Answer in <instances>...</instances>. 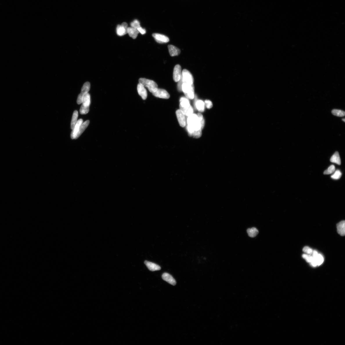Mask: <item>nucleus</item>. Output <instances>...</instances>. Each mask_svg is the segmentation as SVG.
I'll return each mask as SVG.
<instances>
[{"label": "nucleus", "mask_w": 345, "mask_h": 345, "mask_svg": "<svg viewBox=\"0 0 345 345\" xmlns=\"http://www.w3.org/2000/svg\"><path fill=\"white\" fill-rule=\"evenodd\" d=\"M187 130L189 136L194 131L202 129L201 123L197 115L193 113L188 117L187 120Z\"/></svg>", "instance_id": "obj_1"}, {"label": "nucleus", "mask_w": 345, "mask_h": 345, "mask_svg": "<svg viewBox=\"0 0 345 345\" xmlns=\"http://www.w3.org/2000/svg\"><path fill=\"white\" fill-rule=\"evenodd\" d=\"M139 83L143 85L144 87L147 88L150 92L152 93L158 88V85L156 82L146 78H140L139 80Z\"/></svg>", "instance_id": "obj_2"}, {"label": "nucleus", "mask_w": 345, "mask_h": 345, "mask_svg": "<svg viewBox=\"0 0 345 345\" xmlns=\"http://www.w3.org/2000/svg\"><path fill=\"white\" fill-rule=\"evenodd\" d=\"M182 91L188 99L192 100L194 97V84H189L183 83L182 86Z\"/></svg>", "instance_id": "obj_3"}, {"label": "nucleus", "mask_w": 345, "mask_h": 345, "mask_svg": "<svg viewBox=\"0 0 345 345\" xmlns=\"http://www.w3.org/2000/svg\"><path fill=\"white\" fill-rule=\"evenodd\" d=\"M311 255L313 257V260L310 264L312 266L316 267L317 266L321 265L323 263V257L321 254H318V252L316 251H313Z\"/></svg>", "instance_id": "obj_4"}, {"label": "nucleus", "mask_w": 345, "mask_h": 345, "mask_svg": "<svg viewBox=\"0 0 345 345\" xmlns=\"http://www.w3.org/2000/svg\"><path fill=\"white\" fill-rule=\"evenodd\" d=\"M181 78L183 83L189 84H194V79L190 72L187 69H184L182 72Z\"/></svg>", "instance_id": "obj_5"}, {"label": "nucleus", "mask_w": 345, "mask_h": 345, "mask_svg": "<svg viewBox=\"0 0 345 345\" xmlns=\"http://www.w3.org/2000/svg\"><path fill=\"white\" fill-rule=\"evenodd\" d=\"M90 87L91 84L89 82H86L84 84L82 87L81 93L78 97L77 102L78 105L82 103L84 96L88 93L90 90Z\"/></svg>", "instance_id": "obj_6"}, {"label": "nucleus", "mask_w": 345, "mask_h": 345, "mask_svg": "<svg viewBox=\"0 0 345 345\" xmlns=\"http://www.w3.org/2000/svg\"><path fill=\"white\" fill-rule=\"evenodd\" d=\"M128 25L124 22L121 25H118L116 28V33L119 36H122L127 33Z\"/></svg>", "instance_id": "obj_7"}, {"label": "nucleus", "mask_w": 345, "mask_h": 345, "mask_svg": "<svg viewBox=\"0 0 345 345\" xmlns=\"http://www.w3.org/2000/svg\"><path fill=\"white\" fill-rule=\"evenodd\" d=\"M153 94L155 97L164 99H169L170 97L169 94L166 90L161 88H158Z\"/></svg>", "instance_id": "obj_8"}, {"label": "nucleus", "mask_w": 345, "mask_h": 345, "mask_svg": "<svg viewBox=\"0 0 345 345\" xmlns=\"http://www.w3.org/2000/svg\"><path fill=\"white\" fill-rule=\"evenodd\" d=\"M176 114L180 126L182 127H185L186 125V120L184 114L180 109L177 110Z\"/></svg>", "instance_id": "obj_9"}, {"label": "nucleus", "mask_w": 345, "mask_h": 345, "mask_svg": "<svg viewBox=\"0 0 345 345\" xmlns=\"http://www.w3.org/2000/svg\"><path fill=\"white\" fill-rule=\"evenodd\" d=\"M181 75L182 69L181 66L179 65H176L174 69V80L176 82H178L181 78Z\"/></svg>", "instance_id": "obj_10"}, {"label": "nucleus", "mask_w": 345, "mask_h": 345, "mask_svg": "<svg viewBox=\"0 0 345 345\" xmlns=\"http://www.w3.org/2000/svg\"><path fill=\"white\" fill-rule=\"evenodd\" d=\"M152 36L158 43H166L169 42V41L168 37L162 34L154 33L153 34Z\"/></svg>", "instance_id": "obj_11"}, {"label": "nucleus", "mask_w": 345, "mask_h": 345, "mask_svg": "<svg viewBox=\"0 0 345 345\" xmlns=\"http://www.w3.org/2000/svg\"><path fill=\"white\" fill-rule=\"evenodd\" d=\"M137 90L139 95L142 97V99L146 100L147 96V92L143 85L139 83L138 85Z\"/></svg>", "instance_id": "obj_12"}, {"label": "nucleus", "mask_w": 345, "mask_h": 345, "mask_svg": "<svg viewBox=\"0 0 345 345\" xmlns=\"http://www.w3.org/2000/svg\"><path fill=\"white\" fill-rule=\"evenodd\" d=\"M83 120L82 119H80L78 120L76 123L74 127V128L73 129L72 131L71 132V139L73 140L75 139L76 137L77 136L78 132L79 131V129H80V127L82 124V123H83Z\"/></svg>", "instance_id": "obj_13"}, {"label": "nucleus", "mask_w": 345, "mask_h": 345, "mask_svg": "<svg viewBox=\"0 0 345 345\" xmlns=\"http://www.w3.org/2000/svg\"><path fill=\"white\" fill-rule=\"evenodd\" d=\"M162 277L164 280L166 281L168 283L173 286L176 285V281L174 279L172 275L166 273H164L162 275Z\"/></svg>", "instance_id": "obj_14"}, {"label": "nucleus", "mask_w": 345, "mask_h": 345, "mask_svg": "<svg viewBox=\"0 0 345 345\" xmlns=\"http://www.w3.org/2000/svg\"><path fill=\"white\" fill-rule=\"evenodd\" d=\"M144 263L149 270L151 271H154L161 270V267L159 265L153 263L146 261H144Z\"/></svg>", "instance_id": "obj_15"}, {"label": "nucleus", "mask_w": 345, "mask_h": 345, "mask_svg": "<svg viewBox=\"0 0 345 345\" xmlns=\"http://www.w3.org/2000/svg\"><path fill=\"white\" fill-rule=\"evenodd\" d=\"M168 48L171 56H178L181 53V50L179 49L173 45H169L168 46Z\"/></svg>", "instance_id": "obj_16"}, {"label": "nucleus", "mask_w": 345, "mask_h": 345, "mask_svg": "<svg viewBox=\"0 0 345 345\" xmlns=\"http://www.w3.org/2000/svg\"><path fill=\"white\" fill-rule=\"evenodd\" d=\"M337 232L342 236L345 235V221H343L337 224Z\"/></svg>", "instance_id": "obj_17"}, {"label": "nucleus", "mask_w": 345, "mask_h": 345, "mask_svg": "<svg viewBox=\"0 0 345 345\" xmlns=\"http://www.w3.org/2000/svg\"><path fill=\"white\" fill-rule=\"evenodd\" d=\"M89 123L90 121L89 120H87V121H85L84 123H82L80 127V129H79V131L75 139H77L83 133V132L85 130V129H86L88 125H89Z\"/></svg>", "instance_id": "obj_18"}, {"label": "nucleus", "mask_w": 345, "mask_h": 345, "mask_svg": "<svg viewBox=\"0 0 345 345\" xmlns=\"http://www.w3.org/2000/svg\"><path fill=\"white\" fill-rule=\"evenodd\" d=\"M330 161L331 162L336 163L338 165H340L341 160L339 153L338 151H336L331 157Z\"/></svg>", "instance_id": "obj_19"}, {"label": "nucleus", "mask_w": 345, "mask_h": 345, "mask_svg": "<svg viewBox=\"0 0 345 345\" xmlns=\"http://www.w3.org/2000/svg\"><path fill=\"white\" fill-rule=\"evenodd\" d=\"M139 32L137 29L132 27H128L127 33L132 39H135L137 37Z\"/></svg>", "instance_id": "obj_20"}, {"label": "nucleus", "mask_w": 345, "mask_h": 345, "mask_svg": "<svg viewBox=\"0 0 345 345\" xmlns=\"http://www.w3.org/2000/svg\"><path fill=\"white\" fill-rule=\"evenodd\" d=\"M180 107H182L183 108H188L191 106L189 101L188 98L186 97H181L180 100Z\"/></svg>", "instance_id": "obj_21"}, {"label": "nucleus", "mask_w": 345, "mask_h": 345, "mask_svg": "<svg viewBox=\"0 0 345 345\" xmlns=\"http://www.w3.org/2000/svg\"><path fill=\"white\" fill-rule=\"evenodd\" d=\"M196 106L199 112H204L205 110V103L202 100H198L196 103Z\"/></svg>", "instance_id": "obj_22"}, {"label": "nucleus", "mask_w": 345, "mask_h": 345, "mask_svg": "<svg viewBox=\"0 0 345 345\" xmlns=\"http://www.w3.org/2000/svg\"><path fill=\"white\" fill-rule=\"evenodd\" d=\"M90 95L88 93L84 95L82 100L83 105L85 106H89L91 104Z\"/></svg>", "instance_id": "obj_23"}, {"label": "nucleus", "mask_w": 345, "mask_h": 345, "mask_svg": "<svg viewBox=\"0 0 345 345\" xmlns=\"http://www.w3.org/2000/svg\"><path fill=\"white\" fill-rule=\"evenodd\" d=\"M180 108L185 115L188 117L192 115L194 112V110L191 106L188 108H184L180 107Z\"/></svg>", "instance_id": "obj_24"}, {"label": "nucleus", "mask_w": 345, "mask_h": 345, "mask_svg": "<svg viewBox=\"0 0 345 345\" xmlns=\"http://www.w3.org/2000/svg\"><path fill=\"white\" fill-rule=\"evenodd\" d=\"M247 232L249 236L252 238L255 237L259 233L258 230L254 227L248 229Z\"/></svg>", "instance_id": "obj_25"}, {"label": "nucleus", "mask_w": 345, "mask_h": 345, "mask_svg": "<svg viewBox=\"0 0 345 345\" xmlns=\"http://www.w3.org/2000/svg\"><path fill=\"white\" fill-rule=\"evenodd\" d=\"M78 117V112L77 111L75 110L74 112L72 118L71 122V128L72 129H73L74 128V127L77 121V119Z\"/></svg>", "instance_id": "obj_26"}, {"label": "nucleus", "mask_w": 345, "mask_h": 345, "mask_svg": "<svg viewBox=\"0 0 345 345\" xmlns=\"http://www.w3.org/2000/svg\"><path fill=\"white\" fill-rule=\"evenodd\" d=\"M332 113L334 115L340 117L344 116L345 114V112L343 111L338 109L332 110Z\"/></svg>", "instance_id": "obj_27"}, {"label": "nucleus", "mask_w": 345, "mask_h": 345, "mask_svg": "<svg viewBox=\"0 0 345 345\" xmlns=\"http://www.w3.org/2000/svg\"><path fill=\"white\" fill-rule=\"evenodd\" d=\"M89 111V106H85L83 105L81 106L80 112L81 115H86Z\"/></svg>", "instance_id": "obj_28"}, {"label": "nucleus", "mask_w": 345, "mask_h": 345, "mask_svg": "<svg viewBox=\"0 0 345 345\" xmlns=\"http://www.w3.org/2000/svg\"><path fill=\"white\" fill-rule=\"evenodd\" d=\"M342 175V173L339 170H337L334 172L333 175L331 176L332 179L335 180L339 179Z\"/></svg>", "instance_id": "obj_29"}, {"label": "nucleus", "mask_w": 345, "mask_h": 345, "mask_svg": "<svg viewBox=\"0 0 345 345\" xmlns=\"http://www.w3.org/2000/svg\"><path fill=\"white\" fill-rule=\"evenodd\" d=\"M335 171V167L334 165H331L328 168L324 171V175H330L334 173Z\"/></svg>", "instance_id": "obj_30"}, {"label": "nucleus", "mask_w": 345, "mask_h": 345, "mask_svg": "<svg viewBox=\"0 0 345 345\" xmlns=\"http://www.w3.org/2000/svg\"><path fill=\"white\" fill-rule=\"evenodd\" d=\"M131 27L136 28L137 29L138 28L140 27V22L138 21L137 20H135L131 22Z\"/></svg>", "instance_id": "obj_31"}, {"label": "nucleus", "mask_w": 345, "mask_h": 345, "mask_svg": "<svg viewBox=\"0 0 345 345\" xmlns=\"http://www.w3.org/2000/svg\"><path fill=\"white\" fill-rule=\"evenodd\" d=\"M202 134V129H200L193 132L192 134V136L195 138H198L201 137Z\"/></svg>", "instance_id": "obj_32"}, {"label": "nucleus", "mask_w": 345, "mask_h": 345, "mask_svg": "<svg viewBox=\"0 0 345 345\" xmlns=\"http://www.w3.org/2000/svg\"><path fill=\"white\" fill-rule=\"evenodd\" d=\"M302 257L305 259L307 262L309 263H311L313 260V257L311 255L303 254L302 255Z\"/></svg>", "instance_id": "obj_33"}, {"label": "nucleus", "mask_w": 345, "mask_h": 345, "mask_svg": "<svg viewBox=\"0 0 345 345\" xmlns=\"http://www.w3.org/2000/svg\"><path fill=\"white\" fill-rule=\"evenodd\" d=\"M303 251L304 252L306 253V254L311 255L313 250L312 249L308 247L305 246L303 248Z\"/></svg>", "instance_id": "obj_34"}, {"label": "nucleus", "mask_w": 345, "mask_h": 345, "mask_svg": "<svg viewBox=\"0 0 345 345\" xmlns=\"http://www.w3.org/2000/svg\"><path fill=\"white\" fill-rule=\"evenodd\" d=\"M205 104L207 108L208 109L212 108L213 107L212 103L209 100H205Z\"/></svg>", "instance_id": "obj_35"}, {"label": "nucleus", "mask_w": 345, "mask_h": 345, "mask_svg": "<svg viewBox=\"0 0 345 345\" xmlns=\"http://www.w3.org/2000/svg\"><path fill=\"white\" fill-rule=\"evenodd\" d=\"M137 30L139 33H140L142 35H144L146 32V30L145 29H144V28H142L141 27L138 28Z\"/></svg>", "instance_id": "obj_36"}, {"label": "nucleus", "mask_w": 345, "mask_h": 345, "mask_svg": "<svg viewBox=\"0 0 345 345\" xmlns=\"http://www.w3.org/2000/svg\"><path fill=\"white\" fill-rule=\"evenodd\" d=\"M342 121H344V122H345V119H344H344H342Z\"/></svg>", "instance_id": "obj_37"}]
</instances>
